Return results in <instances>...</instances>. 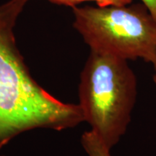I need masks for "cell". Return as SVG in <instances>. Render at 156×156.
<instances>
[{"mask_svg":"<svg viewBox=\"0 0 156 156\" xmlns=\"http://www.w3.org/2000/svg\"><path fill=\"white\" fill-rule=\"evenodd\" d=\"M48 1L56 5L67 6L72 8L86 2H93L98 6L101 7L109 5H124L132 3V0H48Z\"/></svg>","mask_w":156,"mask_h":156,"instance_id":"277c9868","label":"cell"},{"mask_svg":"<svg viewBox=\"0 0 156 156\" xmlns=\"http://www.w3.org/2000/svg\"><path fill=\"white\" fill-rule=\"evenodd\" d=\"M81 144L88 156H112L110 148L91 130L83 134Z\"/></svg>","mask_w":156,"mask_h":156,"instance_id":"3957f363","label":"cell"},{"mask_svg":"<svg viewBox=\"0 0 156 156\" xmlns=\"http://www.w3.org/2000/svg\"><path fill=\"white\" fill-rule=\"evenodd\" d=\"M0 156H5V155H0Z\"/></svg>","mask_w":156,"mask_h":156,"instance_id":"52a82bcc","label":"cell"},{"mask_svg":"<svg viewBox=\"0 0 156 156\" xmlns=\"http://www.w3.org/2000/svg\"><path fill=\"white\" fill-rule=\"evenodd\" d=\"M73 26L90 51L156 65V20L141 3L73 7Z\"/></svg>","mask_w":156,"mask_h":156,"instance_id":"7a4b0ae2","label":"cell"},{"mask_svg":"<svg viewBox=\"0 0 156 156\" xmlns=\"http://www.w3.org/2000/svg\"><path fill=\"white\" fill-rule=\"evenodd\" d=\"M144 4L154 18L156 20V0H140Z\"/></svg>","mask_w":156,"mask_h":156,"instance_id":"5b68a950","label":"cell"},{"mask_svg":"<svg viewBox=\"0 0 156 156\" xmlns=\"http://www.w3.org/2000/svg\"><path fill=\"white\" fill-rule=\"evenodd\" d=\"M154 75H153V82H154V84H155V87H156V65L154 66Z\"/></svg>","mask_w":156,"mask_h":156,"instance_id":"8992f818","label":"cell"},{"mask_svg":"<svg viewBox=\"0 0 156 156\" xmlns=\"http://www.w3.org/2000/svg\"><path fill=\"white\" fill-rule=\"evenodd\" d=\"M78 96L84 122L112 150L127 130L137 98V80L127 60L90 51Z\"/></svg>","mask_w":156,"mask_h":156,"instance_id":"6da1fadb","label":"cell"}]
</instances>
